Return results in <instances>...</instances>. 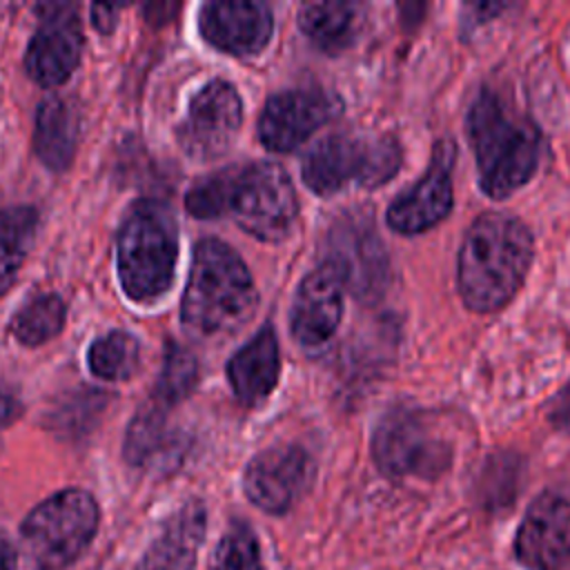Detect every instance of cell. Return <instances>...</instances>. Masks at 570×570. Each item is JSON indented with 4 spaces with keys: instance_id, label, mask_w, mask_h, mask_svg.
Returning <instances> with one entry per match:
<instances>
[{
    "instance_id": "6da1fadb",
    "label": "cell",
    "mask_w": 570,
    "mask_h": 570,
    "mask_svg": "<svg viewBox=\"0 0 570 570\" xmlns=\"http://www.w3.org/2000/svg\"><path fill=\"white\" fill-rule=\"evenodd\" d=\"M534 258L530 227L505 212H485L468 227L459 261L456 285L461 301L476 314L508 305L521 289Z\"/></svg>"
},
{
    "instance_id": "7a4b0ae2",
    "label": "cell",
    "mask_w": 570,
    "mask_h": 570,
    "mask_svg": "<svg viewBox=\"0 0 570 570\" xmlns=\"http://www.w3.org/2000/svg\"><path fill=\"white\" fill-rule=\"evenodd\" d=\"M465 122L479 187L490 198H508L534 176L541 158V134L497 91L481 89L470 102Z\"/></svg>"
},
{
    "instance_id": "3957f363",
    "label": "cell",
    "mask_w": 570,
    "mask_h": 570,
    "mask_svg": "<svg viewBox=\"0 0 570 570\" xmlns=\"http://www.w3.org/2000/svg\"><path fill=\"white\" fill-rule=\"evenodd\" d=\"M256 305V289L243 258L223 240L196 245L183 296V325L196 336H218L245 323Z\"/></svg>"
},
{
    "instance_id": "277c9868",
    "label": "cell",
    "mask_w": 570,
    "mask_h": 570,
    "mask_svg": "<svg viewBox=\"0 0 570 570\" xmlns=\"http://www.w3.org/2000/svg\"><path fill=\"white\" fill-rule=\"evenodd\" d=\"M176 258L174 214L160 200L136 203L118 232V276L125 294L138 303L160 298L174 281Z\"/></svg>"
},
{
    "instance_id": "5b68a950",
    "label": "cell",
    "mask_w": 570,
    "mask_h": 570,
    "mask_svg": "<svg viewBox=\"0 0 570 570\" xmlns=\"http://www.w3.org/2000/svg\"><path fill=\"white\" fill-rule=\"evenodd\" d=\"M220 216L265 243L283 240L298 214L296 189L276 163H249L220 169Z\"/></svg>"
},
{
    "instance_id": "8992f818",
    "label": "cell",
    "mask_w": 570,
    "mask_h": 570,
    "mask_svg": "<svg viewBox=\"0 0 570 570\" xmlns=\"http://www.w3.org/2000/svg\"><path fill=\"white\" fill-rule=\"evenodd\" d=\"M98 521L100 510L89 492L60 490L38 503L22 521V552L33 570H62L87 550Z\"/></svg>"
},
{
    "instance_id": "52a82bcc",
    "label": "cell",
    "mask_w": 570,
    "mask_h": 570,
    "mask_svg": "<svg viewBox=\"0 0 570 570\" xmlns=\"http://www.w3.org/2000/svg\"><path fill=\"white\" fill-rule=\"evenodd\" d=\"M401 167V147L392 136L332 134L316 142L301 167L305 185L330 196L347 185L379 187Z\"/></svg>"
},
{
    "instance_id": "ba28073f",
    "label": "cell",
    "mask_w": 570,
    "mask_h": 570,
    "mask_svg": "<svg viewBox=\"0 0 570 570\" xmlns=\"http://www.w3.org/2000/svg\"><path fill=\"white\" fill-rule=\"evenodd\" d=\"M372 456L385 476L434 479L448 468L450 448L434 436L421 410L394 405L374 428Z\"/></svg>"
},
{
    "instance_id": "9c48e42d",
    "label": "cell",
    "mask_w": 570,
    "mask_h": 570,
    "mask_svg": "<svg viewBox=\"0 0 570 570\" xmlns=\"http://www.w3.org/2000/svg\"><path fill=\"white\" fill-rule=\"evenodd\" d=\"M327 247V263L356 298L370 303L385 292L390 263L370 214L345 212L330 229Z\"/></svg>"
},
{
    "instance_id": "30bf717a",
    "label": "cell",
    "mask_w": 570,
    "mask_h": 570,
    "mask_svg": "<svg viewBox=\"0 0 570 570\" xmlns=\"http://www.w3.org/2000/svg\"><path fill=\"white\" fill-rule=\"evenodd\" d=\"M514 554L528 570H561L570 561V485L548 488L530 503Z\"/></svg>"
},
{
    "instance_id": "8fae6325",
    "label": "cell",
    "mask_w": 570,
    "mask_h": 570,
    "mask_svg": "<svg viewBox=\"0 0 570 570\" xmlns=\"http://www.w3.org/2000/svg\"><path fill=\"white\" fill-rule=\"evenodd\" d=\"M240 120L243 102L234 85L212 80L189 100L187 116L178 127V142L187 156L214 160L232 147Z\"/></svg>"
},
{
    "instance_id": "7c38bea8",
    "label": "cell",
    "mask_w": 570,
    "mask_h": 570,
    "mask_svg": "<svg viewBox=\"0 0 570 570\" xmlns=\"http://www.w3.org/2000/svg\"><path fill=\"white\" fill-rule=\"evenodd\" d=\"M454 156L452 140H439L423 176L390 203L385 220L396 234L414 236L428 232L452 212Z\"/></svg>"
},
{
    "instance_id": "4fadbf2b",
    "label": "cell",
    "mask_w": 570,
    "mask_h": 570,
    "mask_svg": "<svg viewBox=\"0 0 570 570\" xmlns=\"http://www.w3.org/2000/svg\"><path fill=\"white\" fill-rule=\"evenodd\" d=\"M312 479L314 461L301 445H274L249 461L243 490L263 512L283 514L307 492Z\"/></svg>"
},
{
    "instance_id": "5bb4252c",
    "label": "cell",
    "mask_w": 570,
    "mask_h": 570,
    "mask_svg": "<svg viewBox=\"0 0 570 570\" xmlns=\"http://www.w3.org/2000/svg\"><path fill=\"white\" fill-rule=\"evenodd\" d=\"M341 114V100L332 91L287 89L267 100L258 118V138L272 151H292L318 127Z\"/></svg>"
},
{
    "instance_id": "9a60e30c",
    "label": "cell",
    "mask_w": 570,
    "mask_h": 570,
    "mask_svg": "<svg viewBox=\"0 0 570 570\" xmlns=\"http://www.w3.org/2000/svg\"><path fill=\"white\" fill-rule=\"evenodd\" d=\"M42 11V22L24 53V67L38 85L56 87L73 73L80 60L82 24L73 4H47Z\"/></svg>"
},
{
    "instance_id": "2e32d148",
    "label": "cell",
    "mask_w": 570,
    "mask_h": 570,
    "mask_svg": "<svg viewBox=\"0 0 570 570\" xmlns=\"http://www.w3.org/2000/svg\"><path fill=\"white\" fill-rule=\"evenodd\" d=\"M198 27L212 47L234 56H252L269 42L274 20L263 2L218 0L200 9Z\"/></svg>"
},
{
    "instance_id": "e0dca14e",
    "label": "cell",
    "mask_w": 570,
    "mask_h": 570,
    "mask_svg": "<svg viewBox=\"0 0 570 570\" xmlns=\"http://www.w3.org/2000/svg\"><path fill=\"white\" fill-rule=\"evenodd\" d=\"M343 278L327 261L301 281L292 305V334L301 345L314 347L332 338L343 316Z\"/></svg>"
},
{
    "instance_id": "ac0fdd59",
    "label": "cell",
    "mask_w": 570,
    "mask_h": 570,
    "mask_svg": "<svg viewBox=\"0 0 570 570\" xmlns=\"http://www.w3.org/2000/svg\"><path fill=\"white\" fill-rule=\"evenodd\" d=\"M207 512L198 499L183 503L160 528L136 570H194Z\"/></svg>"
},
{
    "instance_id": "d6986e66",
    "label": "cell",
    "mask_w": 570,
    "mask_h": 570,
    "mask_svg": "<svg viewBox=\"0 0 570 570\" xmlns=\"http://www.w3.org/2000/svg\"><path fill=\"white\" fill-rule=\"evenodd\" d=\"M278 341L269 325L258 330L227 363V379L236 399L256 405L269 396L278 381Z\"/></svg>"
},
{
    "instance_id": "ffe728a7",
    "label": "cell",
    "mask_w": 570,
    "mask_h": 570,
    "mask_svg": "<svg viewBox=\"0 0 570 570\" xmlns=\"http://www.w3.org/2000/svg\"><path fill=\"white\" fill-rule=\"evenodd\" d=\"M183 448L180 434L169 425L158 403L142 407L127 428L125 459L134 468L169 470L180 461Z\"/></svg>"
},
{
    "instance_id": "44dd1931",
    "label": "cell",
    "mask_w": 570,
    "mask_h": 570,
    "mask_svg": "<svg viewBox=\"0 0 570 570\" xmlns=\"http://www.w3.org/2000/svg\"><path fill=\"white\" fill-rule=\"evenodd\" d=\"M78 142V116L76 109L60 96H51L40 102L36 114L33 147L38 158L53 171H62L71 165Z\"/></svg>"
},
{
    "instance_id": "7402d4cb",
    "label": "cell",
    "mask_w": 570,
    "mask_h": 570,
    "mask_svg": "<svg viewBox=\"0 0 570 570\" xmlns=\"http://www.w3.org/2000/svg\"><path fill=\"white\" fill-rule=\"evenodd\" d=\"M358 7L354 2H309L298 13L303 33L323 51L338 53L356 36Z\"/></svg>"
},
{
    "instance_id": "603a6c76",
    "label": "cell",
    "mask_w": 570,
    "mask_h": 570,
    "mask_svg": "<svg viewBox=\"0 0 570 570\" xmlns=\"http://www.w3.org/2000/svg\"><path fill=\"white\" fill-rule=\"evenodd\" d=\"M38 227L33 207H9L0 212V296L13 283Z\"/></svg>"
},
{
    "instance_id": "cb8c5ba5",
    "label": "cell",
    "mask_w": 570,
    "mask_h": 570,
    "mask_svg": "<svg viewBox=\"0 0 570 570\" xmlns=\"http://www.w3.org/2000/svg\"><path fill=\"white\" fill-rule=\"evenodd\" d=\"M65 325V303L58 294L29 298L11 318V334L22 345H40L53 338Z\"/></svg>"
},
{
    "instance_id": "d4e9b609",
    "label": "cell",
    "mask_w": 570,
    "mask_h": 570,
    "mask_svg": "<svg viewBox=\"0 0 570 570\" xmlns=\"http://www.w3.org/2000/svg\"><path fill=\"white\" fill-rule=\"evenodd\" d=\"M89 370L105 381H125L138 367V341L122 330L96 338L87 354Z\"/></svg>"
},
{
    "instance_id": "484cf974",
    "label": "cell",
    "mask_w": 570,
    "mask_h": 570,
    "mask_svg": "<svg viewBox=\"0 0 570 570\" xmlns=\"http://www.w3.org/2000/svg\"><path fill=\"white\" fill-rule=\"evenodd\" d=\"M198 381L196 356L176 341H167L163 370L156 383V399L163 405H174L187 399Z\"/></svg>"
},
{
    "instance_id": "4316f807",
    "label": "cell",
    "mask_w": 570,
    "mask_h": 570,
    "mask_svg": "<svg viewBox=\"0 0 570 570\" xmlns=\"http://www.w3.org/2000/svg\"><path fill=\"white\" fill-rule=\"evenodd\" d=\"M212 570H265L258 539L247 523L234 521L225 530L216 546Z\"/></svg>"
},
{
    "instance_id": "83f0119b",
    "label": "cell",
    "mask_w": 570,
    "mask_h": 570,
    "mask_svg": "<svg viewBox=\"0 0 570 570\" xmlns=\"http://www.w3.org/2000/svg\"><path fill=\"white\" fill-rule=\"evenodd\" d=\"M548 419H550V423H552L557 430L570 434V385H566V387L552 399L550 410H548Z\"/></svg>"
},
{
    "instance_id": "f1b7e54d",
    "label": "cell",
    "mask_w": 570,
    "mask_h": 570,
    "mask_svg": "<svg viewBox=\"0 0 570 570\" xmlns=\"http://www.w3.org/2000/svg\"><path fill=\"white\" fill-rule=\"evenodd\" d=\"M20 414V401L13 392L0 387V430L7 428Z\"/></svg>"
},
{
    "instance_id": "f546056e",
    "label": "cell",
    "mask_w": 570,
    "mask_h": 570,
    "mask_svg": "<svg viewBox=\"0 0 570 570\" xmlns=\"http://www.w3.org/2000/svg\"><path fill=\"white\" fill-rule=\"evenodd\" d=\"M91 16H94V24L96 29H100L102 33H109L116 24V16H118V7H109V4H94L91 7Z\"/></svg>"
},
{
    "instance_id": "4dcf8cb0",
    "label": "cell",
    "mask_w": 570,
    "mask_h": 570,
    "mask_svg": "<svg viewBox=\"0 0 570 570\" xmlns=\"http://www.w3.org/2000/svg\"><path fill=\"white\" fill-rule=\"evenodd\" d=\"M18 568V554L13 543L4 532H0V570H16Z\"/></svg>"
}]
</instances>
